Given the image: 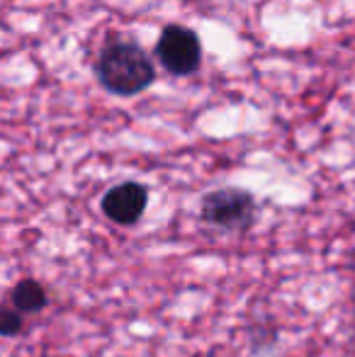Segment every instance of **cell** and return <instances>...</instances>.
Returning <instances> with one entry per match:
<instances>
[{
  "mask_svg": "<svg viewBox=\"0 0 355 357\" xmlns=\"http://www.w3.org/2000/svg\"><path fill=\"white\" fill-rule=\"evenodd\" d=\"M202 219L224 231H243L256 219V199L243 190H217L202 199Z\"/></svg>",
  "mask_w": 355,
  "mask_h": 357,
  "instance_id": "2",
  "label": "cell"
},
{
  "mask_svg": "<svg viewBox=\"0 0 355 357\" xmlns=\"http://www.w3.org/2000/svg\"><path fill=\"white\" fill-rule=\"evenodd\" d=\"M22 311H17L13 306H0V335H17L22 331Z\"/></svg>",
  "mask_w": 355,
  "mask_h": 357,
  "instance_id": "6",
  "label": "cell"
},
{
  "mask_svg": "<svg viewBox=\"0 0 355 357\" xmlns=\"http://www.w3.org/2000/svg\"><path fill=\"white\" fill-rule=\"evenodd\" d=\"M10 301L17 311L22 314H34V311H42L49 304L47 289L37 282V280H22L10 294Z\"/></svg>",
  "mask_w": 355,
  "mask_h": 357,
  "instance_id": "5",
  "label": "cell"
},
{
  "mask_svg": "<svg viewBox=\"0 0 355 357\" xmlns=\"http://www.w3.org/2000/svg\"><path fill=\"white\" fill-rule=\"evenodd\" d=\"M156 56L171 73L188 75L199 66L202 47H199V39L192 29L171 24V27L163 29L161 39H158Z\"/></svg>",
  "mask_w": 355,
  "mask_h": 357,
  "instance_id": "3",
  "label": "cell"
},
{
  "mask_svg": "<svg viewBox=\"0 0 355 357\" xmlns=\"http://www.w3.org/2000/svg\"><path fill=\"white\" fill-rule=\"evenodd\" d=\"M98 78L117 95H137L153 83V63L134 44H109L98 59Z\"/></svg>",
  "mask_w": 355,
  "mask_h": 357,
  "instance_id": "1",
  "label": "cell"
},
{
  "mask_svg": "<svg viewBox=\"0 0 355 357\" xmlns=\"http://www.w3.org/2000/svg\"><path fill=\"white\" fill-rule=\"evenodd\" d=\"M149 204V192L139 183H122L107 190L103 197V212L109 221L119 226H132L142 219Z\"/></svg>",
  "mask_w": 355,
  "mask_h": 357,
  "instance_id": "4",
  "label": "cell"
}]
</instances>
